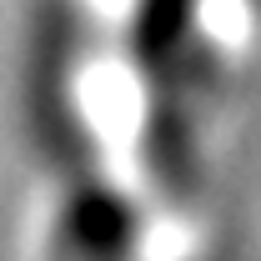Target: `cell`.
<instances>
[{
    "instance_id": "1",
    "label": "cell",
    "mask_w": 261,
    "mask_h": 261,
    "mask_svg": "<svg viewBox=\"0 0 261 261\" xmlns=\"http://www.w3.org/2000/svg\"><path fill=\"white\" fill-rule=\"evenodd\" d=\"M141 241L136 196L111 176L61 181L31 201L25 261H136Z\"/></svg>"
}]
</instances>
